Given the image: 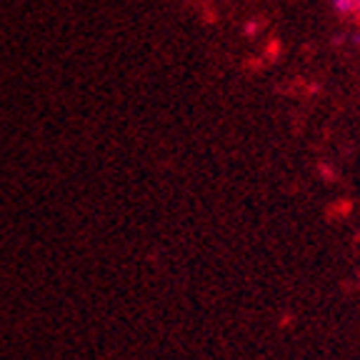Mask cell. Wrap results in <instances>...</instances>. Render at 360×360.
<instances>
[{"label": "cell", "mask_w": 360, "mask_h": 360, "mask_svg": "<svg viewBox=\"0 0 360 360\" xmlns=\"http://www.w3.org/2000/svg\"><path fill=\"white\" fill-rule=\"evenodd\" d=\"M355 13H358V15H360V0H358V3H355Z\"/></svg>", "instance_id": "obj_2"}, {"label": "cell", "mask_w": 360, "mask_h": 360, "mask_svg": "<svg viewBox=\"0 0 360 360\" xmlns=\"http://www.w3.org/2000/svg\"><path fill=\"white\" fill-rule=\"evenodd\" d=\"M355 3H358V0H333V6L338 8V13H343V15L355 13Z\"/></svg>", "instance_id": "obj_1"}]
</instances>
